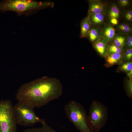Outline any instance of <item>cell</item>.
Returning a JSON list of instances; mask_svg holds the SVG:
<instances>
[{
	"label": "cell",
	"mask_w": 132,
	"mask_h": 132,
	"mask_svg": "<svg viewBox=\"0 0 132 132\" xmlns=\"http://www.w3.org/2000/svg\"><path fill=\"white\" fill-rule=\"evenodd\" d=\"M120 11L117 6L113 5L110 7L108 13V16L111 19L112 18L117 19L120 16Z\"/></svg>",
	"instance_id": "9a60e30c"
},
{
	"label": "cell",
	"mask_w": 132,
	"mask_h": 132,
	"mask_svg": "<svg viewBox=\"0 0 132 132\" xmlns=\"http://www.w3.org/2000/svg\"><path fill=\"white\" fill-rule=\"evenodd\" d=\"M128 0H119V4L121 6H124L127 5L129 3Z\"/></svg>",
	"instance_id": "603a6c76"
},
{
	"label": "cell",
	"mask_w": 132,
	"mask_h": 132,
	"mask_svg": "<svg viewBox=\"0 0 132 132\" xmlns=\"http://www.w3.org/2000/svg\"><path fill=\"white\" fill-rule=\"evenodd\" d=\"M130 16H132V11H128L125 14V17Z\"/></svg>",
	"instance_id": "d4e9b609"
},
{
	"label": "cell",
	"mask_w": 132,
	"mask_h": 132,
	"mask_svg": "<svg viewBox=\"0 0 132 132\" xmlns=\"http://www.w3.org/2000/svg\"><path fill=\"white\" fill-rule=\"evenodd\" d=\"M63 90L59 79L44 76L23 84L18 90L16 98L18 102L39 108L58 99Z\"/></svg>",
	"instance_id": "6da1fadb"
},
{
	"label": "cell",
	"mask_w": 132,
	"mask_h": 132,
	"mask_svg": "<svg viewBox=\"0 0 132 132\" xmlns=\"http://www.w3.org/2000/svg\"><path fill=\"white\" fill-rule=\"evenodd\" d=\"M132 57V48L128 49L125 52L123 58L125 60H129Z\"/></svg>",
	"instance_id": "44dd1931"
},
{
	"label": "cell",
	"mask_w": 132,
	"mask_h": 132,
	"mask_svg": "<svg viewBox=\"0 0 132 132\" xmlns=\"http://www.w3.org/2000/svg\"><path fill=\"white\" fill-rule=\"evenodd\" d=\"M125 46L127 49L132 48V36L131 35L128 36L125 42Z\"/></svg>",
	"instance_id": "7402d4cb"
},
{
	"label": "cell",
	"mask_w": 132,
	"mask_h": 132,
	"mask_svg": "<svg viewBox=\"0 0 132 132\" xmlns=\"http://www.w3.org/2000/svg\"><path fill=\"white\" fill-rule=\"evenodd\" d=\"M126 18L127 20L130 21H132V16H127L125 17Z\"/></svg>",
	"instance_id": "4316f807"
},
{
	"label": "cell",
	"mask_w": 132,
	"mask_h": 132,
	"mask_svg": "<svg viewBox=\"0 0 132 132\" xmlns=\"http://www.w3.org/2000/svg\"><path fill=\"white\" fill-rule=\"evenodd\" d=\"M34 108L25 103L18 102L13 107L14 118L17 125L25 127L32 126L38 123L45 122L38 116Z\"/></svg>",
	"instance_id": "277c9868"
},
{
	"label": "cell",
	"mask_w": 132,
	"mask_h": 132,
	"mask_svg": "<svg viewBox=\"0 0 132 132\" xmlns=\"http://www.w3.org/2000/svg\"><path fill=\"white\" fill-rule=\"evenodd\" d=\"M127 75L129 77L130 79H132V70H131L127 74Z\"/></svg>",
	"instance_id": "484cf974"
},
{
	"label": "cell",
	"mask_w": 132,
	"mask_h": 132,
	"mask_svg": "<svg viewBox=\"0 0 132 132\" xmlns=\"http://www.w3.org/2000/svg\"><path fill=\"white\" fill-rule=\"evenodd\" d=\"M93 46L100 55L103 56L106 55L109 46L107 42L102 36L94 42Z\"/></svg>",
	"instance_id": "ba28073f"
},
{
	"label": "cell",
	"mask_w": 132,
	"mask_h": 132,
	"mask_svg": "<svg viewBox=\"0 0 132 132\" xmlns=\"http://www.w3.org/2000/svg\"><path fill=\"white\" fill-rule=\"evenodd\" d=\"M41 124L40 127L28 128L23 132H59L48 125L45 122Z\"/></svg>",
	"instance_id": "7c38bea8"
},
{
	"label": "cell",
	"mask_w": 132,
	"mask_h": 132,
	"mask_svg": "<svg viewBox=\"0 0 132 132\" xmlns=\"http://www.w3.org/2000/svg\"><path fill=\"white\" fill-rule=\"evenodd\" d=\"M50 1H37L27 0H8L0 2V11H14L19 14L30 13L34 11L54 6Z\"/></svg>",
	"instance_id": "7a4b0ae2"
},
{
	"label": "cell",
	"mask_w": 132,
	"mask_h": 132,
	"mask_svg": "<svg viewBox=\"0 0 132 132\" xmlns=\"http://www.w3.org/2000/svg\"><path fill=\"white\" fill-rule=\"evenodd\" d=\"M106 61L107 63L111 66L120 62L122 58L121 53H114L107 54Z\"/></svg>",
	"instance_id": "8fae6325"
},
{
	"label": "cell",
	"mask_w": 132,
	"mask_h": 132,
	"mask_svg": "<svg viewBox=\"0 0 132 132\" xmlns=\"http://www.w3.org/2000/svg\"><path fill=\"white\" fill-rule=\"evenodd\" d=\"M101 36V32L98 28L91 27L88 36L91 42H94Z\"/></svg>",
	"instance_id": "5bb4252c"
},
{
	"label": "cell",
	"mask_w": 132,
	"mask_h": 132,
	"mask_svg": "<svg viewBox=\"0 0 132 132\" xmlns=\"http://www.w3.org/2000/svg\"><path fill=\"white\" fill-rule=\"evenodd\" d=\"M113 44H111L109 46L108 51L109 54L114 53H121L122 49Z\"/></svg>",
	"instance_id": "ac0fdd59"
},
{
	"label": "cell",
	"mask_w": 132,
	"mask_h": 132,
	"mask_svg": "<svg viewBox=\"0 0 132 132\" xmlns=\"http://www.w3.org/2000/svg\"><path fill=\"white\" fill-rule=\"evenodd\" d=\"M91 25L98 26L102 24L104 19L103 13L92 14L88 15Z\"/></svg>",
	"instance_id": "4fadbf2b"
},
{
	"label": "cell",
	"mask_w": 132,
	"mask_h": 132,
	"mask_svg": "<svg viewBox=\"0 0 132 132\" xmlns=\"http://www.w3.org/2000/svg\"><path fill=\"white\" fill-rule=\"evenodd\" d=\"M110 22L111 23L114 25H117L118 23L117 19L116 18H112L110 19Z\"/></svg>",
	"instance_id": "cb8c5ba5"
},
{
	"label": "cell",
	"mask_w": 132,
	"mask_h": 132,
	"mask_svg": "<svg viewBox=\"0 0 132 132\" xmlns=\"http://www.w3.org/2000/svg\"><path fill=\"white\" fill-rule=\"evenodd\" d=\"M120 70L127 72H129L132 70V62H128L123 63L120 66Z\"/></svg>",
	"instance_id": "d6986e66"
},
{
	"label": "cell",
	"mask_w": 132,
	"mask_h": 132,
	"mask_svg": "<svg viewBox=\"0 0 132 132\" xmlns=\"http://www.w3.org/2000/svg\"><path fill=\"white\" fill-rule=\"evenodd\" d=\"M113 40L114 44L121 48L124 45L126 40L124 36L119 35L115 36Z\"/></svg>",
	"instance_id": "2e32d148"
},
{
	"label": "cell",
	"mask_w": 132,
	"mask_h": 132,
	"mask_svg": "<svg viewBox=\"0 0 132 132\" xmlns=\"http://www.w3.org/2000/svg\"><path fill=\"white\" fill-rule=\"evenodd\" d=\"M117 27L120 31L125 33H129L132 31V28L128 25L125 23L119 24Z\"/></svg>",
	"instance_id": "ffe728a7"
},
{
	"label": "cell",
	"mask_w": 132,
	"mask_h": 132,
	"mask_svg": "<svg viewBox=\"0 0 132 132\" xmlns=\"http://www.w3.org/2000/svg\"><path fill=\"white\" fill-rule=\"evenodd\" d=\"M64 109L70 121L78 130L81 132H93L89 124L86 111L81 104L74 100L70 101Z\"/></svg>",
	"instance_id": "3957f363"
},
{
	"label": "cell",
	"mask_w": 132,
	"mask_h": 132,
	"mask_svg": "<svg viewBox=\"0 0 132 132\" xmlns=\"http://www.w3.org/2000/svg\"><path fill=\"white\" fill-rule=\"evenodd\" d=\"M88 120L93 132H99L105 125L108 118V108L100 101H92L89 107Z\"/></svg>",
	"instance_id": "5b68a950"
},
{
	"label": "cell",
	"mask_w": 132,
	"mask_h": 132,
	"mask_svg": "<svg viewBox=\"0 0 132 132\" xmlns=\"http://www.w3.org/2000/svg\"><path fill=\"white\" fill-rule=\"evenodd\" d=\"M125 88L127 96L130 98H132V79L127 80L125 84Z\"/></svg>",
	"instance_id": "e0dca14e"
},
{
	"label": "cell",
	"mask_w": 132,
	"mask_h": 132,
	"mask_svg": "<svg viewBox=\"0 0 132 132\" xmlns=\"http://www.w3.org/2000/svg\"><path fill=\"white\" fill-rule=\"evenodd\" d=\"M91 26L88 17L83 19L81 24L80 36L81 37L84 38L88 37Z\"/></svg>",
	"instance_id": "30bf717a"
},
{
	"label": "cell",
	"mask_w": 132,
	"mask_h": 132,
	"mask_svg": "<svg viewBox=\"0 0 132 132\" xmlns=\"http://www.w3.org/2000/svg\"><path fill=\"white\" fill-rule=\"evenodd\" d=\"M13 107L10 100L0 101V132H17Z\"/></svg>",
	"instance_id": "8992f818"
},
{
	"label": "cell",
	"mask_w": 132,
	"mask_h": 132,
	"mask_svg": "<svg viewBox=\"0 0 132 132\" xmlns=\"http://www.w3.org/2000/svg\"><path fill=\"white\" fill-rule=\"evenodd\" d=\"M101 36L108 42L113 40L115 36V31L114 28L110 25L105 26L101 32Z\"/></svg>",
	"instance_id": "9c48e42d"
},
{
	"label": "cell",
	"mask_w": 132,
	"mask_h": 132,
	"mask_svg": "<svg viewBox=\"0 0 132 132\" xmlns=\"http://www.w3.org/2000/svg\"><path fill=\"white\" fill-rule=\"evenodd\" d=\"M89 2L88 15L103 13L105 6L102 2L98 0H90Z\"/></svg>",
	"instance_id": "52a82bcc"
}]
</instances>
